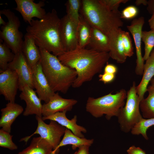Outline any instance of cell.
I'll list each match as a JSON object with an SVG mask.
<instances>
[{
  "label": "cell",
  "mask_w": 154,
  "mask_h": 154,
  "mask_svg": "<svg viewBox=\"0 0 154 154\" xmlns=\"http://www.w3.org/2000/svg\"><path fill=\"white\" fill-rule=\"evenodd\" d=\"M58 57L63 64L76 71L77 77L72 86L77 88L100 72L110 57L109 52L78 46L74 50L65 52Z\"/></svg>",
  "instance_id": "obj_1"
},
{
  "label": "cell",
  "mask_w": 154,
  "mask_h": 154,
  "mask_svg": "<svg viewBox=\"0 0 154 154\" xmlns=\"http://www.w3.org/2000/svg\"><path fill=\"white\" fill-rule=\"evenodd\" d=\"M60 19L53 9L40 19H33L26 28L27 33L40 48L58 56L65 52L60 35Z\"/></svg>",
  "instance_id": "obj_2"
},
{
  "label": "cell",
  "mask_w": 154,
  "mask_h": 154,
  "mask_svg": "<svg viewBox=\"0 0 154 154\" xmlns=\"http://www.w3.org/2000/svg\"><path fill=\"white\" fill-rule=\"evenodd\" d=\"M43 72L53 91L65 94L76 79V71L63 64L58 56L40 48Z\"/></svg>",
  "instance_id": "obj_3"
},
{
  "label": "cell",
  "mask_w": 154,
  "mask_h": 154,
  "mask_svg": "<svg viewBox=\"0 0 154 154\" xmlns=\"http://www.w3.org/2000/svg\"><path fill=\"white\" fill-rule=\"evenodd\" d=\"M81 15L91 26L107 36L123 25L121 13L110 10L100 0H82Z\"/></svg>",
  "instance_id": "obj_4"
},
{
  "label": "cell",
  "mask_w": 154,
  "mask_h": 154,
  "mask_svg": "<svg viewBox=\"0 0 154 154\" xmlns=\"http://www.w3.org/2000/svg\"><path fill=\"white\" fill-rule=\"evenodd\" d=\"M127 94L126 90L122 88L115 94L110 93L97 98L89 97L86 104V110L96 118L104 115L108 120L113 117H117L120 109L125 104Z\"/></svg>",
  "instance_id": "obj_5"
},
{
  "label": "cell",
  "mask_w": 154,
  "mask_h": 154,
  "mask_svg": "<svg viewBox=\"0 0 154 154\" xmlns=\"http://www.w3.org/2000/svg\"><path fill=\"white\" fill-rule=\"evenodd\" d=\"M136 86L135 82H133L127 92L125 104L120 109L117 117L121 130L125 133L131 131L143 118L140 111V101L137 93Z\"/></svg>",
  "instance_id": "obj_6"
},
{
  "label": "cell",
  "mask_w": 154,
  "mask_h": 154,
  "mask_svg": "<svg viewBox=\"0 0 154 154\" xmlns=\"http://www.w3.org/2000/svg\"><path fill=\"white\" fill-rule=\"evenodd\" d=\"M0 14L7 18L6 24L1 27L0 39L16 54L21 51L23 40L22 33L19 30L21 23L19 18L9 9L0 11Z\"/></svg>",
  "instance_id": "obj_7"
},
{
  "label": "cell",
  "mask_w": 154,
  "mask_h": 154,
  "mask_svg": "<svg viewBox=\"0 0 154 154\" xmlns=\"http://www.w3.org/2000/svg\"><path fill=\"white\" fill-rule=\"evenodd\" d=\"M38 125L36 131L31 135L21 139L20 141L26 143L33 135L38 134L42 138L48 142L56 149L60 141L61 137L64 135L66 128L53 120H50L49 124L45 123L42 117L36 116Z\"/></svg>",
  "instance_id": "obj_8"
},
{
  "label": "cell",
  "mask_w": 154,
  "mask_h": 154,
  "mask_svg": "<svg viewBox=\"0 0 154 154\" xmlns=\"http://www.w3.org/2000/svg\"><path fill=\"white\" fill-rule=\"evenodd\" d=\"M8 68L16 71L19 78V88L20 91L26 86L34 88L32 68L22 51L15 54L13 60Z\"/></svg>",
  "instance_id": "obj_9"
},
{
  "label": "cell",
  "mask_w": 154,
  "mask_h": 154,
  "mask_svg": "<svg viewBox=\"0 0 154 154\" xmlns=\"http://www.w3.org/2000/svg\"><path fill=\"white\" fill-rule=\"evenodd\" d=\"M78 23L67 15L60 19V32L65 52L70 51L78 46L77 27Z\"/></svg>",
  "instance_id": "obj_10"
},
{
  "label": "cell",
  "mask_w": 154,
  "mask_h": 154,
  "mask_svg": "<svg viewBox=\"0 0 154 154\" xmlns=\"http://www.w3.org/2000/svg\"><path fill=\"white\" fill-rule=\"evenodd\" d=\"M144 23V17H140L133 19L131 24L127 26L133 36L135 46L136 60L135 72L136 75L139 76L143 75L145 64L141 47L142 29Z\"/></svg>",
  "instance_id": "obj_11"
},
{
  "label": "cell",
  "mask_w": 154,
  "mask_h": 154,
  "mask_svg": "<svg viewBox=\"0 0 154 154\" xmlns=\"http://www.w3.org/2000/svg\"><path fill=\"white\" fill-rule=\"evenodd\" d=\"M19 88V78L15 71L8 68L0 73V94L6 100L15 102Z\"/></svg>",
  "instance_id": "obj_12"
},
{
  "label": "cell",
  "mask_w": 154,
  "mask_h": 154,
  "mask_svg": "<svg viewBox=\"0 0 154 154\" xmlns=\"http://www.w3.org/2000/svg\"><path fill=\"white\" fill-rule=\"evenodd\" d=\"M16 7L15 9L21 15L24 21L30 24L33 18H43L46 13L43 8L45 3L43 1L35 3L33 0H15Z\"/></svg>",
  "instance_id": "obj_13"
},
{
  "label": "cell",
  "mask_w": 154,
  "mask_h": 154,
  "mask_svg": "<svg viewBox=\"0 0 154 154\" xmlns=\"http://www.w3.org/2000/svg\"><path fill=\"white\" fill-rule=\"evenodd\" d=\"M32 70L34 88L41 100L46 103L55 92L51 89L43 72L40 61Z\"/></svg>",
  "instance_id": "obj_14"
},
{
  "label": "cell",
  "mask_w": 154,
  "mask_h": 154,
  "mask_svg": "<svg viewBox=\"0 0 154 154\" xmlns=\"http://www.w3.org/2000/svg\"><path fill=\"white\" fill-rule=\"evenodd\" d=\"M77 103L76 100L63 98L55 92L48 103L42 105V116L46 117L58 112L70 111Z\"/></svg>",
  "instance_id": "obj_15"
},
{
  "label": "cell",
  "mask_w": 154,
  "mask_h": 154,
  "mask_svg": "<svg viewBox=\"0 0 154 154\" xmlns=\"http://www.w3.org/2000/svg\"><path fill=\"white\" fill-rule=\"evenodd\" d=\"M19 97L24 100L26 107L23 113L24 116L33 114L42 117V105L41 100L36 94V92L28 86H24L21 89Z\"/></svg>",
  "instance_id": "obj_16"
},
{
  "label": "cell",
  "mask_w": 154,
  "mask_h": 154,
  "mask_svg": "<svg viewBox=\"0 0 154 154\" xmlns=\"http://www.w3.org/2000/svg\"><path fill=\"white\" fill-rule=\"evenodd\" d=\"M66 112L65 111L58 112L47 116L42 117V118L43 120L49 119L56 121L62 126L70 130L76 136L80 138H84V135L82 133L87 132L86 129L77 124V116H74L71 120L68 119L66 116Z\"/></svg>",
  "instance_id": "obj_17"
},
{
  "label": "cell",
  "mask_w": 154,
  "mask_h": 154,
  "mask_svg": "<svg viewBox=\"0 0 154 154\" xmlns=\"http://www.w3.org/2000/svg\"><path fill=\"white\" fill-rule=\"evenodd\" d=\"M122 31L120 28H119L108 36L110 40L109 53L110 58L120 64L125 62L127 57L125 53L121 39Z\"/></svg>",
  "instance_id": "obj_18"
},
{
  "label": "cell",
  "mask_w": 154,
  "mask_h": 154,
  "mask_svg": "<svg viewBox=\"0 0 154 154\" xmlns=\"http://www.w3.org/2000/svg\"><path fill=\"white\" fill-rule=\"evenodd\" d=\"M1 111L0 126L4 131L10 133L12 124L23 112V108L15 102H9L5 108L1 109Z\"/></svg>",
  "instance_id": "obj_19"
},
{
  "label": "cell",
  "mask_w": 154,
  "mask_h": 154,
  "mask_svg": "<svg viewBox=\"0 0 154 154\" xmlns=\"http://www.w3.org/2000/svg\"><path fill=\"white\" fill-rule=\"evenodd\" d=\"M21 51L32 69L40 61L41 55L39 48L32 37L27 33L24 36Z\"/></svg>",
  "instance_id": "obj_20"
},
{
  "label": "cell",
  "mask_w": 154,
  "mask_h": 154,
  "mask_svg": "<svg viewBox=\"0 0 154 154\" xmlns=\"http://www.w3.org/2000/svg\"><path fill=\"white\" fill-rule=\"evenodd\" d=\"M143 67V76L139 84L136 86V91L141 101L147 92L148 85L154 76V48L146 60Z\"/></svg>",
  "instance_id": "obj_21"
},
{
  "label": "cell",
  "mask_w": 154,
  "mask_h": 154,
  "mask_svg": "<svg viewBox=\"0 0 154 154\" xmlns=\"http://www.w3.org/2000/svg\"><path fill=\"white\" fill-rule=\"evenodd\" d=\"M88 45L91 49L99 52H109L110 51V40L108 36L95 27H92Z\"/></svg>",
  "instance_id": "obj_22"
},
{
  "label": "cell",
  "mask_w": 154,
  "mask_h": 154,
  "mask_svg": "<svg viewBox=\"0 0 154 154\" xmlns=\"http://www.w3.org/2000/svg\"><path fill=\"white\" fill-rule=\"evenodd\" d=\"M53 150L51 145L40 136L34 137L30 145L18 154H58Z\"/></svg>",
  "instance_id": "obj_23"
},
{
  "label": "cell",
  "mask_w": 154,
  "mask_h": 154,
  "mask_svg": "<svg viewBox=\"0 0 154 154\" xmlns=\"http://www.w3.org/2000/svg\"><path fill=\"white\" fill-rule=\"evenodd\" d=\"M93 142V139L79 137L74 135L70 130L66 128L62 139L56 149L53 151V152L54 153L59 152L60 147L68 145H71L73 150L82 145L90 146Z\"/></svg>",
  "instance_id": "obj_24"
},
{
  "label": "cell",
  "mask_w": 154,
  "mask_h": 154,
  "mask_svg": "<svg viewBox=\"0 0 154 154\" xmlns=\"http://www.w3.org/2000/svg\"><path fill=\"white\" fill-rule=\"evenodd\" d=\"M92 26L80 15L77 27L78 46L81 48L88 45L90 38Z\"/></svg>",
  "instance_id": "obj_25"
},
{
  "label": "cell",
  "mask_w": 154,
  "mask_h": 154,
  "mask_svg": "<svg viewBox=\"0 0 154 154\" xmlns=\"http://www.w3.org/2000/svg\"><path fill=\"white\" fill-rule=\"evenodd\" d=\"M148 95L140 102L139 108L142 117L145 119L154 118V88L148 86Z\"/></svg>",
  "instance_id": "obj_26"
},
{
  "label": "cell",
  "mask_w": 154,
  "mask_h": 154,
  "mask_svg": "<svg viewBox=\"0 0 154 154\" xmlns=\"http://www.w3.org/2000/svg\"><path fill=\"white\" fill-rule=\"evenodd\" d=\"M15 54L0 39V72H2L8 68L9 64L13 60Z\"/></svg>",
  "instance_id": "obj_27"
},
{
  "label": "cell",
  "mask_w": 154,
  "mask_h": 154,
  "mask_svg": "<svg viewBox=\"0 0 154 154\" xmlns=\"http://www.w3.org/2000/svg\"><path fill=\"white\" fill-rule=\"evenodd\" d=\"M154 125V118L145 119L143 118L131 129L132 134L135 135H141L146 140L149 138L147 135V130L151 127Z\"/></svg>",
  "instance_id": "obj_28"
},
{
  "label": "cell",
  "mask_w": 154,
  "mask_h": 154,
  "mask_svg": "<svg viewBox=\"0 0 154 154\" xmlns=\"http://www.w3.org/2000/svg\"><path fill=\"white\" fill-rule=\"evenodd\" d=\"M81 0H68L65 4L66 14L71 19L78 23L80 15L79 14Z\"/></svg>",
  "instance_id": "obj_29"
},
{
  "label": "cell",
  "mask_w": 154,
  "mask_h": 154,
  "mask_svg": "<svg viewBox=\"0 0 154 154\" xmlns=\"http://www.w3.org/2000/svg\"><path fill=\"white\" fill-rule=\"evenodd\" d=\"M141 38L145 44L143 58L145 61L149 57L154 48V31L151 30L148 31H142Z\"/></svg>",
  "instance_id": "obj_30"
},
{
  "label": "cell",
  "mask_w": 154,
  "mask_h": 154,
  "mask_svg": "<svg viewBox=\"0 0 154 154\" xmlns=\"http://www.w3.org/2000/svg\"><path fill=\"white\" fill-rule=\"evenodd\" d=\"M13 136L1 129L0 130V146L11 150H16L18 147L12 140Z\"/></svg>",
  "instance_id": "obj_31"
},
{
  "label": "cell",
  "mask_w": 154,
  "mask_h": 154,
  "mask_svg": "<svg viewBox=\"0 0 154 154\" xmlns=\"http://www.w3.org/2000/svg\"><path fill=\"white\" fill-rule=\"evenodd\" d=\"M121 37L125 54L127 57H130L133 55L134 52L131 39L129 32L122 30Z\"/></svg>",
  "instance_id": "obj_32"
},
{
  "label": "cell",
  "mask_w": 154,
  "mask_h": 154,
  "mask_svg": "<svg viewBox=\"0 0 154 154\" xmlns=\"http://www.w3.org/2000/svg\"><path fill=\"white\" fill-rule=\"evenodd\" d=\"M138 13L137 8L133 5H129L125 8L121 13V18L126 19H133L136 16Z\"/></svg>",
  "instance_id": "obj_33"
},
{
  "label": "cell",
  "mask_w": 154,
  "mask_h": 154,
  "mask_svg": "<svg viewBox=\"0 0 154 154\" xmlns=\"http://www.w3.org/2000/svg\"><path fill=\"white\" fill-rule=\"evenodd\" d=\"M102 3L110 10L119 12L118 8L121 3H125L128 0H100Z\"/></svg>",
  "instance_id": "obj_34"
},
{
  "label": "cell",
  "mask_w": 154,
  "mask_h": 154,
  "mask_svg": "<svg viewBox=\"0 0 154 154\" xmlns=\"http://www.w3.org/2000/svg\"><path fill=\"white\" fill-rule=\"evenodd\" d=\"M98 77L99 81L106 84L114 81L115 78L116 74L104 72L103 74H100Z\"/></svg>",
  "instance_id": "obj_35"
},
{
  "label": "cell",
  "mask_w": 154,
  "mask_h": 154,
  "mask_svg": "<svg viewBox=\"0 0 154 154\" xmlns=\"http://www.w3.org/2000/svg\"><path fill=\"white\" fill-rule=\"evenodd\" d=\"M117 70V67L115 65L108 62L104 67V72L116 74Z\"/></svg>",
  "instance_id": "obj_36"
},
{
  "label": "cell",
  "mask_w": 154,
  "mask_h": 154,
  "mask_svg": "<svg viewBox=\"0 0 154 154\" xmlns=\"http://www.w3.org/2000/svg\"><path fill=\"white\" fill-rule=\"evenodd\" d=\"M128 154H146L145 151L139 147L132 145L127 150Z\"/></svg>",
  "instance_id": "obj_37"
},
{
  "label": "cell",
  "mask_w": 154,
  "mask_h": 154,
  "mask_svg": "<svg viewBox=\"0 0 154 154\" xmlns=\"http://www.w3.org/2000/svg\"><path fill=\"white\" fill-rule=\"evenodd\" d=\"M89 146L82 145L79 147L78 149L74 154H89Z\"/></svg>",
  "instance_id": "obj_38"
},
{
  "label": "cell",
  "mask_w": 154,
  "mask_h": 154,
  "mask_svg": "<svg viewBox=\"0 0 154 154\" xmlns=\"http://www.w3.org/2000/svg\"><path fill=\"white\" fill-rule=\"evenodd\" d=\"M147 10L149 13L152 15L154 11V0L147 1Z\"/></svg>",
  "instance_id": "obj_39"
},
{
  "label": "cell",
  "mask_w": 154,
  "mask_h": 154,
  "mask_svg": "<svg viewBox=\"0 0 154 154\" xmlns=\"http://www.w3.org/2000/svg\"><path fill=\"white\" fill-rule=\"evenodd\" d=\"M148 23L151 30L154 31V11L152 14V15L148 21Z\"/></svg>",
  "instance_id": "obj_40"
},
{
  "label": "cell",
  "mask_w": 154,
  "mask_h": 154,
  "mask_svg": "<svg viewBox=\"0 0 154 154\" xmlns=\"http://www.w3.org/2000/svg\"><path fill=\"white\" fill-rule=\"evenodd\" d=\"M135 3L137 6H139L141 4L144 5H147V1L146 0H137L135 1Z\"/></svg>",
  "instance_id": "obj_41"
},
{
  "label": "cell",
  "mask_w": 154,
  "mask_h": 154,
  "mask_svg": "<svg viewBox=\"0 0 154 154\" xmlns=\"http://www.w3.org/2000/svg\"><path fill=\"white\" fill-rule=\"evenodd\" d=\"M6 23L3 19L1 14H0V25H4L6 24Z\"/></svg>",
  "instance_id": "obj_42"
},
{
  "label": "cell",
  "mask_w": 154,
  "mask_h": 154,
  "mask_svg": "<svg viewBox=\"0 0 154 154\" xmlns=\"http://www.w3.org/2000/svg\"><path fill=\"white\" fill-rule=\"evenodd\" d=\"M150 83L151 84L150 86L153 88H154V78H152L150 81Z\"/></svg>",
  "instance_id": "obj_43"
}]
</instances>
